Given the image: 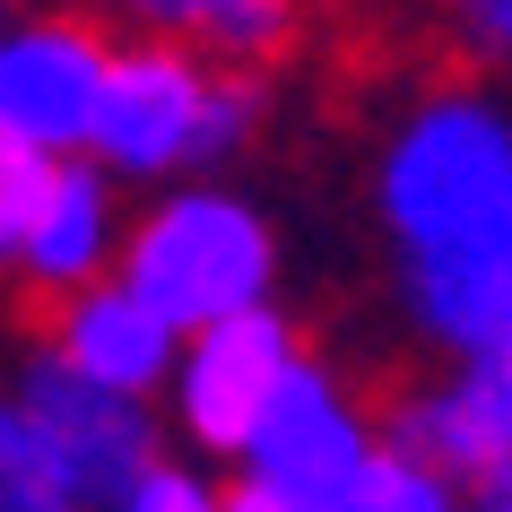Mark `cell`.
<instances>
[{"instance_id":"1","label":"cell","mask_w":512,"mask_h":512,"mask_svg":"<svg viewBox=\"0 0 512 512\" xmlns=\"http://www.w3.org/2000/svg\"><path fill=\"white\" fill-rule=\"evenodd\" d=\"M365 209L408 339L512 365V87L486 70L417 79L374 122Z\"/></svg>"},{"instance_id":"2","label":"cell","mask_w":512,"mask_h":512,"mask_svg":"<svg viewBox=\"0 0 512 512\" xmlns=\"http://www.w3.org/2000/svg\"><path fill=\"white\" fill-rule=\"evenodd\" d=\"M261 122H270V70L165 35H113L79 157H96L122 191H157L183 174H226L261 139Z\"/></svg>"},{"instance_id":"3","label":"cell","mask_w":512,"mask_h":512,"mask_svg":"<svg viewBox=\"0 0 512 512\" xmlns=\"http://www.w3.org/2000/svg\"><path fill=\"white\" fill-rule=\"evenodd\" d=\"M113 278L131 296H148L174 330H200L243 304H278L287 243L252 191L217 183V174H183V183L139 191V209L122 217Z\"/></svg>"},{"instance_id":"4","label":"cell","mask_w":512,"mask_h":512,"mask_svg":"<svg viewBox=\"0 0 512 512\" xmlns=\"http://www.w3.org/2000/svg\"><path fill=\"white\" fill-rule=\"evenodd\" d=\"M374 443H382V400L348 374V365H330V356L304 348L296 365L270 382V400L243 426V443H235L226 469H235L243 486L278 495V504H296V512H330L348 495V478L374 460Z\"/></svg>"},{"instance_id":"5","label":"cell","mask_w":512,"mask_h":512,"mask_svg":"<svg viewBox=\"0 0 512 512\" xmlns=\"http://www.w3.org/2000/svg\"><path fill=\"white\" fill-rule=\"evenodd\" d=\"M296 356H304V330L278 304H243V313H217V322L183 330L174 339V365L157 382L165 443H183L191 460H235L243 426L261 417L270 382Z\"/></svg>"},{"instance_id":"6","label":"cell","mask_w":512,"mask_h":512,"mask_svg":"<svg viewBox=\"0 0 512 512\" xmlns=\"http://www.w3.org/2000/svg\"><path fill=\"white\" fill-rule=\"evenodd\" d=\"M113 61V27L96 9H9L0 0V139L35 157H79L96 122V87Z\"/></svg>"},{"instance_id":"7","label":"cell","mask_w":512,"mask_h":512,"mask_svg":"<svg viewBox=\"0 0 512 512\" xmlns=\"http://www.w3.org/2000/svg\"><path fill=\"white\" fill-rule=\"evenodd\" d=\"M9 400H18V417L35 426V443L61 460V478L87 495V512H105L113 495L165 452L157 400H131V391H113V382L70 374L44 339L18 348V365H9Z\"/></svg>"},{"instance_id":"8","label":"cell","mask_w":512,"mask_h":512,"mask_svg":"<svg viewBox=\"0 0 512 512\" xmlns=\"http://www.w3.org/2000/svg\"><path fill=\"white\" fill-rule=\"evenodd\" d=\"M382 443L417 452L443 478H486L495 460H512V365L486 356H434L417 382H400L382 400Z\"/></svg>"},{"instance_id":"9","label":"cell","mask_w":512,"mask_h":512,"mask_svg":"<svg viewBox=\"0 0 512 512\" xmlns=\"http://www.w3.org/2000/svg\"><path fill=\"white\" fill-rule=\"evenodd\" d=\"M122 217H131V191L113 183L96 157H53V174L35 191V209H27V226H18V243H9L0 278H18L35 304L70 296V287H87V278L113 270Z\"/></svg>"},{"instance_id":"10","label":"cell","mask_w":512,"mask_h":512,"mask_svg":"<svg viewBox=\"0 0 512 512\" xmlns=\"http://www.w3.org/2000/svg\"><path fill=\"white\" fill-rule=\"evenodd\" d=\"M35 339H44L70 374L113 382V391H131V400H157V382H165V365H174V339H183V330L105 270V278H87V287H70V296L44 304V330H35Z\"/></svg>"},{"instance_id":"11","label":"cell","mask_w":512,"mask_h":512,"mask_svg":"<svg viewBox=\"0 0 512 512\" xmlns=\"http://www.w3.org/2000/svg\"><path fill=\"white\" fill-rule=\"evenodd\" d=\"M87 9L113 35H165V44H200V53L252 61V70L287 61L313 18V0H87Z\"/></svg>"},{"instance_id":"12","label":"cell","mask_w":512,"mask_h":512,"mask_svg":"<svg viewBox=\"0 0 512 512\" xmlns=\"http://www.w3.org/2000/svg\"><path fill=\"white\" fill-rule=\"evenodd\" d=\"M0 512H87V495L61 478V460L35 443V426L18 417L9 382H0Z\"/></svg>"},{"instance_id":"13","label":"cell","mask_w":512,"mask_h":512,"mask_svg":"<svg viewBox=\"0 0 512 512\" xmlns=\"http://www.w3.org/2000/svg\"><path fill=\"white\" fill-rule=\"evenodd\" d=\"M330 512H460V478L426 469V460L400 452V443H374V460L348 478V495Z\"/></svg>"},{"instance_id":"14","label":"cell","mask_w":512,"mask_h":512,"mask_svg":"<svg viewBox=\"0 0 512 512\" xmlns=\"http://www.w3.org/2000/svg\"><path fill=\"white\" fill-rule=\"evenodd\" d=\"M434 35L452 44L460 70H486V79H512V0H426Z\"/></svg>"},{"instance_id":"15","label":"cell","mask_w":512,"mask_h":512,"mask_svg":"<svg viewBox=\"0 0 512 512\" xmlns=\"http://www.w3.org/2000/svg\"><path fill=\"white\" fill-rule=\"evenodd\" d=\"M105 512H226V486L209 478V460H174V452H157Z\"/></svg>"},{"instance_id":"16","label":"cell","mask_w":512,"mask_h":512,"mask_svg":"<svg viewBox=\"0 0 512 512\" xmlns=\"http://www.w3.org/2000/svg\"><path fill=\"white\" fill-rule=\"evenodd\" d=\"M44 174H53V157H35V148H9V139H0V261H9L18 226H27V209H35V191H44Z\"/></svg>"},{"instance_id":"17","label":"cell","mask_w":512,"mask_h":512,"mask_svg":"<svg viewBox=\"0 0 512 512\" xmlns=\"http://www.w3.org/2000/svg\"><path fill=\"white\" fill-rule=\"evenodd\" d=\"M460 512H512V460H495L486 478L460 486Z\"/></svg>"},{"instance_id":"18","label":"cell","mask_w":512,"mask_h":512,"mask_svg":"<svg viewBox=\"0 0 512 512\" xmlns=\"http://www.w3.org/2000/svg\"><path fill=\"white\" fill-rule=\"evenodd\" d=\"M226 512H296V504H278V495H261V486H226Z\"/></svg>"}]
</instances>
